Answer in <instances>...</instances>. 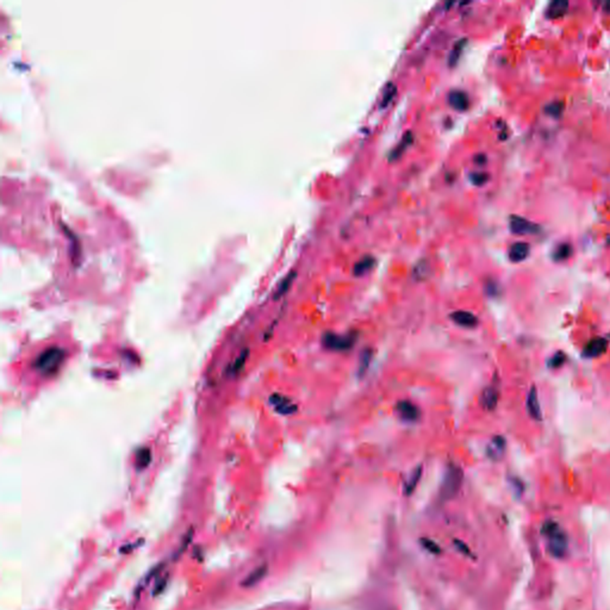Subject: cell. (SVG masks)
Instances as JSON below:
<instances>
[{"label": "cell", "mask_w": 610, "mask_h": 610, "mask_svg": "<svg viewBox=\"0 0 610 610\" xmlns=\"http://www.w3.org/2000/svg\"><path fill=\"white\" fill-rule=\"evenodd\" d=\"M541 533L547 539L548 551L554 558L565 557L569 548V539L566 533L560 528L555 521H546L543 524Z\"/></svg>", "instance_id": "cell-1"}, {"label": "cell", "mask_w": 610, "mask_h": 610, "mask_svg": "<svg viewBox=\"0 0 610 610\" xmlns=\"http://www.w3.org/2000/svg\"><path fill=\"white\" fill-rule=\"evenodd\" d=\"M64 359V352L60 348L53 347L44 351L38 356L35 367L44 374H54L59 370L60 365Z\"/></svg>", "instance_id": "cell-2"}, {"label": "cell", "mask_w": 610, "mask_h": 610, "mask_svg": "<svg viewBox=\"0 0 610 610\" xmlns=\"http://www.w3.org/2000/svg\"><path fill=\"white\" fill-rule=\"evenodd\" d=\"M462 471L456 465H450L446 471L444 483L441 487V497L444 499H450L455 497L456 493L460 490L462 484Z\"/></svg>", "instance_id": "cell-3"}, {"label": "cell", "mask_w": 610, "mask_h": 610, "mask_svg": "<svg viewBox=\"0 0 610 610\" xmlns=\"http://www.w3.org/2000/svg\"><path fill=\"white\" fill-rule=\"evenodd\" d=\"M356 336L354 334L337 335L334 333H327L322 337V343L329 351L342 352L348 351L355 343Z\"/></svg>", "instance_id": "cell-4"}, {"label": "cell", "mask_w": 610, "mask_h": 610, "mask_svg": "<svg viewBox=\"0 0 610 610\" xmlns=\"http://www.w3.org/2000/svg\"><path fill=\"white\" fill-rule=\"evenodd\" d=\"M509 226L513 234L516 235H530L540 231V226H539L538 224L530 222L527 218L520 216L510 217Z\"/></svg>", "instance_id": "cell-5"}, {"label": "cell", "mask_w": 610, "mask_h": 610, "mask_svg": "<svg viewBox=\"0 0 610 610\" xmlns=\"http://www.w3.org/2000/svg\"><path fill=\"white\" fill-rule=\"evenodd\" d=\"M396 411L403 421L415 422L419 418V410L414 403L409 401H401L397 403Z\"/></svg>", "instance_id": "cell-6"}, {"label": "cell", "mask_w": 610, "mask_h": 610, "mask_svg": "<svg viewBox=\"0 0 610 610\" xmlns=\"http://www.w3.org/2000/svg\"><path fill=\"white\" fill-rule=\"evenodd\" d=\"M608 340L604 337H595L585 346L583 351V355L586 357H597L602 355L608 348Z\"/></svg>", "instance_id": "cell-7"}, {"label": "cell", "mask_w": 610, "mask_h": 610, "mask_svg": "<svg viewBox=\"0 0 610 610\" xmlns=\"http://www.w3.org/2000/svg\"><path fill=\"white\" fill-rule=\"evenodd\" d=\"M527 410H528L530 417H532L533 419H535V421H541V419H543V413H541L540 403H539L538 390H536L535 386H532L528 393V397H527Z\"/></svg>", "instance_id": "cell-8"}, {"label": "cell", "mask_w": 610, "mask_h": 610, "mask_svg": "<svg viewBox=\"0 0 610 610\" xmlns=\"http://www.w3.org/2000/svg\"><path fill=\"white\" fill-rule=\"evenodd\" d=\"M271 403L276 408L278 413L283 414V415H290V414H293L297 410L296 405L282 394H273L271 397Z\"/></svg>", "instance_id": "cell-9"}, {"label": "cell", "mask_w": 610, "mask_h": 610, "mask_svg": "<svg viewBox=\"0 0 610 610\" xmlns=\"http://www.w3.org/2000/svg\"><path fill=\"white\" fill-rule=\"evenodd\" d=\"M448 103L456 111H465L470 105V99L467 95L462 91H452L448 96Z\"/></svg>", "instance_id": "cell-10"}, {"label": "cell", "mask_w": 610, "mask_h": 610, "mask_svg": "<svg viewBox=\"0 0 610 610\" xmlns=\"http://www.w3.org/2000/svg\"><path fill=\"white\" fill-rule=\"evenodd\" d=\"M506 450V440L502 436H495L486 448V454L491 460L497 461L503 456Z\"/></svg>", "instance_id": "cell-11"}, {"label": "cell", "mask_w": 610, "mask_h": 610, "mask_svg": "<svg viewBox=\"0 0 610 610\" xmlns=\"http://www.w3.org/2000/svg\"><path fill=\"white\" fill-rule=\"evenodd\" d=\"M450 319L454 323L464 328H475L478 324V319L469 311H455V313L450 315Z\"/></svg>", "instance_id": "cell-12"}, {"label": "cell", "mask_w": 610, "mask_h": 610, "mask_svg": "<svg viewBox=\"0 0 610 610\" xmlns=\"http://www.w3.org/2000/svg\"><path fill=\"white\" fill-rule=\"evenodd\" d=\"M530 253V246L526 242H516L509 248V259L513 262L526 260Z\"/></svg>", "instance_id": "cell-13"}, {"label": "cell", "mask_w": 610, "mask_h": 610, "mask_svg": "<svg viewBox=\"0 0 610 610\" xmlns=\"http://www.w3.org/2000/svg\"><path fill=\"white\" fill-rule=\"evenodd\" d=\"M567 10H569V2L564 1V0H555L547 7L546 16L549 19H557L565 15Z\"/></svg>", "instance_id": "cell-14"}, {"label": "cell", "mask_w": 610, "mask_h": 610, "mask_svg": "<svg viewBox=\"0 0 610 610\" xmlns=\"http://www.w3.org/2000/svg\"><path fill=\"white\" fill-rule=\"evenodd\" d=\"M481 402L486 410H493L498 403V391L495 387H486L482 393Z\"/></svg>", "instance_id": "cell-15"}, {"label": "cell", "mask_w": 610, "mask_h": 610, "mask_svg": "<svg viewBox=\"0 0 610 610\" xmlns=\"http://www.w3.org/2000/svg\"><path fill=\"white\" fill-rule=\"evenodd\" d=\"M374 265H376V259L368 255V257H364L362 259L357 261L355 265H354L353 272L357 277L365 276L367 272H370L371 269L374 267Z\"/></svg>", "instance_id": "cell-16"}, {"label": "cell", "mask_w": 610, "mask_h": 610, "mask_svg": "<svg viewBox=\"0 0 610 610\" xmlns=\"http://www.w3.org/2000/svg\"><path fill=\"white\" fill-rule=\"evenodd\" d=\"M266 573H267V566H266V565L259 566V567H257V569H255L254 571L248 576V577L245 578V580L242 581V585L246 586V588H251V586H254L255 584L259 583V581L262 579L263 577H265Z\"/></svg>", "instance_id": "cell-17"}, {"label": "cell", "mask_w": 610, "mask_h": 610, "mask_svg": "<svg viewBox=\"0 0 610 610\" xmlns=\"http://www.w3.org/2000/svg\"><path fill=\"white\" fill-rule=\"evenodd\" d=\"M421 475H422V467L418 466L416 470H414V472L411 473L409 478H408V481L405 482L404 484V493L405 495H411L414 491H415L417 484H418L419 479H421Z\"/></svg>", "instance_id": "cell-18"}, {"label": "cell", "mask_w": 610, "mask_h": 610, "mask_svg": "<svg viewBox=\"0 0 610 610\" xmlns=\"http://www.w3.org/2000/svg\"><path fill=\"white\" fill-rule=\"evenodd\" d=\"M294 278H296V272H294V271L290 272V273H289L288 276L284 278V279L282 280V283H280V285L278 286V289H277V291H276V294H274V299H278V298L283 297L284 294L286 293V292L290 290V288H291L292 283H293Z\"/></svg>", "instance_id": "cell-19"}, {"label": "cell", "mask_w": 610, "mask_h": 610, "mask_svg": "<svg viewBox=\"0 0 610 610\" xmlns=\"http://www.w3.org/2000/svg\"><path fill=\"white\" fill-rule=\"evenodd\" d=\"M152 460V454L148 448H141L137 453H136V467L138 470L146 469Z\"/></svg>", "instance_id": "cell-20"}, {"label": "cell", "mask_w": 610, "mask_h": 610, "mask_svg": "<svg viewBox=\"0 0 610 610\" xmlns=\"http://www.w3.org/2000/svg\"><path fill=\"white\" fill-rule=\"evenodd\" d=\"M396 93H397L396 85L392 84V82H388V84L386 85V87H385L384 93H383V98H382V100H380V107H382V109L386 107L387 105L392 101V99L394 98V96H396Z\"/></svg>", "instance_id": "cell-21"}, {"label": "cell", "mask_w": 610, "mask_h": 610, "mask_svg": "<svg viewBox=\"0 0 610 610\" xmlns=\"http://www.w3.org/2000/svg\"><path fill=\"white\" fill-rule=\"evenodd\" d=\"M372 356H373V352L371 350H368V348L361 353V355H360V361H359V376L360 377L364 376L366 371L368 370V366H370Z\"/></svg>", "instance_id": "cell-22"}, {"label": "cell", "mask_w": 610, "mask_h": 610, "mask_svg": "<svg viewBox=\"0 0 610 610\" xmlns=\"http://www.w3.org/2000/svg\"><path fill=\"white\" fill-rule=\"evenodd\" d=\"M571 253H572L571 246L567 245V243H563V245H559L557 248L554 249L553 259H554L555 261H564V260H566L567 257H570Z\"/></svg>", "instance_id": "cell-23"}, {"label": "cell", "mask_w": 610, "mask_h": 610, "mask_svg": "<svg viewBox=\"0 0 610 610\" xmlns=\"http://www.w3.org/2000/svg\"><path fill=\"white\" fill-rule=\"evenodd\" d=\"M411 142H413V135H411L410 132H408V134L405 135L404 137H403V140L399 142L398 146H397L396 148H394V150L392 152V154H391V159H398L399 157H401V155L405 152V149L408 148V146H409Z\"/></svg>", "instance_id": "cell-24"}, {"label": "cell", "mask_w": 610, "mask_h": 610, "mask_svg": "<svg viewBox=\"0 0 610 610\" xmlns=\"http://www.w3.org/2000/svg\"><path fill=\"white\" fill-rule=\"evenodd\" d=\"M465 43H466V39H462V41H459L458 43L455 44V47L453 48L452 53H450V55H449V64H450V66H454V64H456V61H458V60H459V58H460L461 50L464 49Z\"/></svg>", "instance_id": "cell-25"}, {"label": "cell", "mask_w": 610, "mask_h": 610, "mask_svg": "<svg viewBox=\"0 0 610 610\" xmlns=\"http://www.w3.org/2000/svg\"><path fill=\"white\" fill-rule=\"evenodd\" d=\"M247 356H248V351H245V352H242V353H241V355L238 356L236 360H235V362L231 366V368H230L231 374H236V373L240 372L241 370H242V367H243V366H245Z\"/></svg>", "instance_id": "cell-26"}, {"label": "cell", "mask_w": 610, "mask_h": 610, "mask_svg": "<svg viewBox=\"0 0 610 610\" xmlns=\"http://www.w3.org/2000/svg\"><path fill=\"white\" fill-rule=\"evenodd\" d=\"M566 357L565 354L561 353V352H558V353H555L554 355H553L551 359L548 360V367L549 368H559L560 366H563L564 362H565Z\"/></svg>", "instance_id": "cell-27"}, {"label": "cell", "mask_w": 610, "mask_h": 610, "mask_svg": "<svg viewBox=\"0 0 610 610\" xmlns=\"http://www.w3.org/2000/svg\"><path fill=\"white\" fill-rule=\"evenodd\" d=\"M563 107L564 106L561 103H552V104H548L546 107H545V111H546L547 115L558 117V116H560V113L563 112Z\"/></svg>", "instance_id": "cell-28"}, {"label": "cell", "mask_w": 610, "mask_h": 610, "mask_svg": "<svg viewBox=\"0 0 610 610\" xmlns=\"http://www.w3.org/2000/svg\"><path fill=\"white\" fill-rule=\"evenodd\" d=\"M422 546H423L424 549H427L429 553H433V554H439L440 551V547L438 546V544L434 543V541L429 540V539H422L421 540Z\"/></svg>", "instance_id": "cell-29"}, {"label": "cell", "mask_w": 610, "mask_h": 610, "mask_svg": "<svg viewBox=\"0 0 610 610\" xmlns=\"http://www.w3.org/2000/svg\"><path fill=\"white\" fill-rule=\"evenodd\" d=\"M487 179H489V175L485 174V173H475V174L471 175V180L477 186L483 185V184L486 183Z\"/></svg>", "instance_id": "cell-30"}, {"label": "cell", "mask_w": 610, "mask_h": 610, "mask_svg": "<svg viewBox=\"0 0 610 610\" xmlns=\"http://www.w3.org/2000/svg\"><path fill=\"white\" fill-rule=\"evenodd\" d=\"M167 580H168V576H166V577H163L162 579H160V580L158 581L157 585H155V589H154V595L155 596L159 595V594H161V592L163 591V589L166 588V585H167Z\"/></svg>", "instance_id": "cell-31"}, {"label": "cell", "mask_w": 610, "mask_h": 610, "mask_svg": "<svg viewBox=\"0 0 610 610\" xmlns=\"http://www.w3.org/2000/svg\"><path fill=\"white\" fill-rule=\"evenodd\" d=\"M486 292L490 294V296H492V297L496 296L498 292L497 285H496L495 283H489V285L486 286Z\"/></svg>", "instance_id": "cell-32"}, {"label": "cell", "mask_w": 610, "mask_h": 610, "mask_svg": "<svg viewBox=\"0 0 610 610\" xmlns=\"http://www.w3.org/2000/svg\"><path fill=\"white\" fill-rule=\"evenodd\" d=\"M455 546L458 547V548L460 549V551H461L462 553H465V554H469V548H467V547L465 546V545L462 544V543H459V541H455Z\"/></svg>", "instance_id": "cell-33"}, {"label": "cell", "mask_w": 610, "mask_h": 610, "mask_svg": "<svg viewBox=\"0 0 610 610\" xmlns=\"http://www.w3.org/2000/svg\"><path fill=\"white\" fill-rule=\"evenodd\" d=\"M604 10H606L607 12H610V1L606 2V4H604Z\"/></svg>", "instance_id": "cell-34"}]
</instances>
